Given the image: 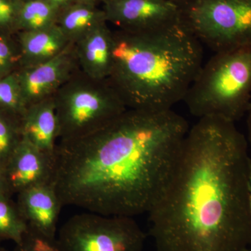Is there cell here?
I'll use <instances>...</instances> for the list:
<instances>
[{
    "label": "cell",
    "instance_id": "ac0fdd59",
    "mask_svg": "<svg viewBox=\"0 0 251 251\" xmlns=\"http://www.w3.org/2000/svg\"><path fill=\"white\" fill-rule=\"evenodd\" d=\"M27 108L16 73L0 78V111L21 120Z\"/></svg>",
    "mask_w": 251,
    "mask_h": 251
},
{
    "label": "cell",
    "instance_id": "d4e9b609",
    "mask_svg": "<svg viewBox=\"0 0 251 251\" xmlns=\"http://www.w3.org/2000/svg\"><path fill=\"white\" fill-rule=\"evenodd\" d=\"M248 205H249V219H250L251 229V164L249 175V188H248ZM250 247L251 248V241Z\"/></svg>",
    "mask_w": 251,
    "mask_h": 251
},
{
    "label": "cell",
    "instance_id": "603a6c76",
    "mask_svg": "<svg viewBox=\"0 0 251 251\" xmlns=\"http://www.w3.org/2000/svg\"><path fill=\"white\" fill-rule=\"evenodd\" d=\"M46 1L57 8L59 12L75 3L79 2L78 0H46Z\"/></svg>",
    "mask_w": 251,
    "mask_h": 251
},
{
    "label": "cell",
    "instance_id": "3957f363",
    "mask_svg": "<svg viewBox=\"0 0 251 251\" xmlns=\"http://www.w3.org/2000/svg\"><path fill=\"white\" fill-rule=\"evenodd\" d=\"M202 64V44L181 23L146 32L112 30L108 79L127 108L173 109Z\"/></svg>",
    "mask_w": 251,
    "mask_h": 251
},
{
    "label": "cell",
    "instance_id": "cb8c5ba5",
    "mask_svg": "<svg viewBox=\"0 0 251 251\" xmlns=\"http://www.w3.org/2000/svg\"><path fill=\"white\" fill-rule=\"evenodd\" d=\"M6 194L12 196L10 193L7 182H6V174H5V168L0 164V195Z\"/></svg>",
    "mask_w": 251,
    "mask_h": 251
},
{
    "label": "cell",
    "instance_id": "52a82bcc",
    "mask_svg": "<svg viewBox=\"0 0 251 251\" xmlns=\"http://www.w3.org/2000/svg\"><path fill=\"white\" fill-rule=\"evenodd\" d=\"M146 237L133 217L89 211L63 225L56 245L59 251H143Z\"/></svg>",
    "mask_w": 251,
    "mask_h": 251
},
{
    "label": "cell",
    "instance_id": "30bf717a",
    "mask_svg": "<svg viewBox=\"0 0 251 251\" xmlns=\"http://www.w3.org/2000/svg\"><path fill=\"white\" fill-rule=\"evenodd\" d=\"M16 204L28 228L56 242L59 216L64 206L53 183L36 185L18 193Z\"/></svg>",
    "mask_w": 251,
    "mask_h": 251
},
{
    "label": "cell",
    "instance_id": "7a4b0ae2",
    "mask_svg": "<svg viewBox=\"0 0 251 251\" xmlns=\"http://www.w3.org/2000/svg\"><path fill=\"white\" fill-rule=\"evenodd\" d=\"M234 122L198 119L166 189L148 213L156 251H245L251 247V158Z\"/></svg>",
    "mask_w": 251,
    "mask_h": 251
},
{
    "label": "cell",
    "instance_id": "83f0119b",
    "mask_svg": "<svg viewBox=\"0 0 251 251\" xmlns=\"http://www.w3.org/2000/svg\"><path fill=\"white\" fill-rule=\"evenodd\" d=\"M0 251H8L6 250V249H5V248L0 247Z\"/></svg>",
    "mask_w": 251,
    "mask_h": 251
},
{
    "label": "cell",
    "instance_id": "484cf974",
    "mask_svg": "<svg viewBox=\"0 0 251 251\" xmlns=\"http://www.w3.org/2000/svg\"><path fill=\"white\" fill-rule=\"evenodd\" d=\"M247 141L248 143L251 146V104L250 108L247 112Z\"/></svg>",
    "mask_w": 251,
    "mask_h": 251
},
{
    "label": "cell",
    "instance_id": "7402d4cb",
    "mask_svg": "<svg viewBox=\"0 0 251 251\" xmlns=\"http://www.w3.org/2000/svg\"><path fill=\"white\" fill-rule=\"evenodd\" d=\"M14 251H59L52 242L28 228L22 242L16 244Z\"/></svg>",
    "mask_w": 251,
    "mask_h": 251
},
{
    "label": "cell",
    "instance_id": "ba28073f",
    "mask_svg": "<svg viewBox=\"0 0 251 251\" xmlns=\"http://www.w3.org/2000/svg\"><path fill=\"white\" fill-rule=\"evenodd\" d=\"M100 6L108 24L120 30L146 32L181 23L173 0H103Z\"/></svg>",
    "mask_w": 251,
    "mask_h": 251
},
{
    "label": "cell",
    "instance_id": "f546056e",
    "mask_svg": "<svg viewBox=\"0 0 251 251\" xmlns=\"http://www.w3.org/2000/svg\"><path fill=\"white\" fill-rule=\"evenodd\" d=\"M23 1H27V0H23Z\"/></svg>",
    "mask_w": 251,
    "mask_h": 251
},
{
    "label": "cell",
    "instance_id": "8992f818",
    "mask_svg": "<svg viewBox=\"0 0 251 251\" xmlns=\"http://www.w3.org/2000/svg\"><path fill=\"white\" fill-rule=\"evenodd\" d=\"M180 22L214 52L251 47V0H173Z\"/></svg>",
    "mask_w": 251,
    "mask_h": 251
},
{
    "label": "cell",
    "instance_id": "9c48e42d",
    "mask_svg": "<svg viewBox=\"0 0 251 251\" xmlns=\"http://www.w3.org/2000/svg\"><path fill=\"white\" fill-rule=\"evenodd\" d=\"M79 69L75 46L72 43L50 60L20 69L16 75L27 106L53 97Z\"/></svg>",
    "mask_w": 251,
    "mask_h": 251
},
{
    "label": "cell",
    "instance_id": "9a60e30c",
    "mask_svg": "<svg viewBox=\"0 0 251 251\" xmlns=\"http://www.w3.org/2000/svg\"><path fill=\"white\" fill-rule=\"evenodd\" d=\"M105 22L108 21L101 6L77 2L59 12L57 25L69 42L75 44Z\"/></svg>",
    "mask_w": 251,
    "mask_h": 251
},
{
    "label": "cell",
    "instance_id": "4316f807",
    "mask_svg": "<svg viewBox=\"0 0 251 251\" xmlns=\"http://www.w3.org/2000/svg\"><path fill=\"white\" fill-rule=\"evenodd\" d=\"M79 2L87 3V4L97 5H101L103 0H78Z\"/></svg>",
    "mask_w": 251,
    "mask_h": 251
},
{
    "label": "cell",
    "instance_id": "44dd1931",
    "mask_svg": "<svg viewBox=\"0 0 251 251\" xmlns=\"http://www.w3.org/2000/svg\"><path fill=\"white\" fill-rule=\"evenodd\" d=\"M23 0H0V34L15 36Z\"/></svg>",
    "mask_w": 251,
    "mask_h": 251
},
{
    "label": "cell",
    "instance_id": "8fae6325",
    "mask_svg": "<svg viewBox=\"0 0 251 251\" xmlns=\"http://www.w3.org/2000/svg\"><path fill=\"white\" fill-rule=\"evenodd\" d=\"M54 158L22 138L5 166L11 195L36 185L53 183Z\"/></svg>",
    "mask_w": 251,
    "mask_h": 251
},
{
    "label": "cell",
    "instance_id": "4fadbf2b",
    "mask_svg": "<svg viewBox=\"0 0 251 251\" xmlns=\"http://www.w3.org/2000/svg\"><path fill=\"white\" fill-rule=\"evenodd\" d=\"M79 68L92 78H108L112 66V30L100 25L74 44Z\"/></svg>",
    "mask_w": 251,
    "mask_h": 251
},
{
    "label": "cell",
    "instance_id": "6da1fadb",
    "mask_svg": "<svg viewBox=\"0 0 251 251\" xmlns=\"http://www.w3.org/2000/svg\"><path fill=\"white\" fill-rule=\"evenodd\" d=\"M189 128L173 109L128 108L90 134L60 140L53 184L62 205L107 216L148 214L171 179Z\"/></svg>",
    "mask_w": 251,
    "mask_h": 251
},
{
    "label": "cell",
    "instance_id": "5b68a950",
    "mask_svg": "<svg viewBox=\"0 0 251 251\" xmlns=\"http://www.w3.org/2000/svg\"><path fill=\"white\" fill-rule=\"evenodd\" d=\"M53 99L59 141L90 134L128 109L108 78H92L80 69L54 94Z\"/></svg>",
    "mask_w": 251,
    "mask_h": 251
},
{
    "label": "cell",
    "instance_id": "7c38bea8",
    "mask_svg": "<svg viewBox=\"0 0 251 251\" xmlns=\"http://www.w3.org/2000/svg\"><path fill=\"white\" fill-rule=\"evenodd\" d=\"M22 137L54 158L59 125L53 97L27 106L21 120Z\"/></svg>",
    "mask_w": 251,
    "mask_h": 251
},
{
    "label": "cell",
    "instance_id": "f1b7e54d",
    "mask_svg": "<svg viewBox=\"0 0 251 251\" xmlns=\"http://www.w3.org/2000/svg\"><path fill=\"white\" fill-rule=\"evenodd\" d=\"M245 251H251V248L249 247V249H247Z\"/></svg>",
    "mask_w": 251,
    "mask_h": 251
},
{
    "label": "cell",
    "instance_id": "d6986e66",
    "mask_svg": "<svg viewBox=\"0 0 251 251\" xmlns=\"http://www.w3.org/2000/svg\"><path fill=\"white\" fill-rule=\"evenodd\" d=\"M22 138L21 120L0 111V164L4 168Z\"/></svg>",
    "mask_w": 251,
    "mask_h": 251
},
{
    "label": "cell",
    "instance_id": "e0dca14e",
    "mask_svg": "<svg viewBox=\"0 0 251 251\" xmlns=\"http://www.w3.org/2000/svg\"><path fill=\"white\" fill-rule=\"evenodd\" d=\"M27 230V223L20 213L16 202L9 195H0V240L19 244Z\"/></svg>",
    "mask_w": 251,
    "mask_h": 251
},
{
    "label": "cell",
    "instance_id": "2e32d148",
    "mask_svg": "<svg viewBox=\"0 0 251 251\" xmlns=\"http://www.w3.org/2000/svg\"><path fill=\"white\" fill-rule=\"evenodd\" d=\"M59 14V10L46 0L24 1L18 17V33L41 30L55 25Z\"/></svg>",
    "mask_w": 251,
    "mask_h": 251
},
{
    "label": "cell",
    "instance_id": "5bb4252c",
    "mask_svg": "<svg viewBox=\"0 0 251 251\" xmlns=\"http://www.w3.org/2000/svg\"><path fill=\"white\" fill-rule=\"evenodd\" d=\"M16 37L21 50V69L48 62L72 44L57 25L41 30L21 31Z\"/></svg>",
    "mask_w": 251,
    "mask_h": 251
},
{
    "label": "cell",
    "instance_id": "ffe728a7",
    "mask_svg": "<svg viewBox=\"0 0 251 251\" xmlns=\"http://www.w3.org/2000/svg\"><path fill=\"white\" fill-rule=\"evenodd\" d=\"M21 68V50L16 35L0 34V78L15 74Z\"/></svg>",
    "mask_w": 251,
    "mask_h": 251
},
{
    "label": "cell",
    "instance_id": "277c9868",
    "mask_svg": "<svg viewBox=\"0 0 251 251\" xmlns=\"http://www.w3.org/2000/svg\"><path fill=\"white\" fill-rule=\"evenodd\" d=\"M183 101L198 119L240 120L251 104V47L216 52L202 64Z\"/></svg>",
    "mask_w": 251,
    "mask_h": 251
}]
</instances>
